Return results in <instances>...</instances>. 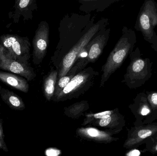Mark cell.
I'll return each instance as SVG.
<instances>
[{
  "instance_id": "6da1fadb",
  "label": "cell",
  "mask_w": 157,
  "mask_h": 156,
  "mask_svg": "<svg viewBox=\"0 0 157 156\" xmlns=\"http://www.w3.org/2000/svg\"><path fill=\"white\" fill-rule=\"evenodd\" d=\"M122 35L111 52L101 68L100 87L102 88L110 77L122 65L132 51L136 42L134 32L124 27Z\"/></svg>"
},
{
  "instance_id": "7a4b0ae2",
  "label": "cell",
  "mask_w": 157,
  "mask_h": 156,
  "mask_svg": "<svg viewBox=\"0 0 157 156\" xmlns=\"http://www.w3.org/2000/svg\"><path fill=\"white\" fill-rule=\"evenodd\" d=\"M99 72L93 68H85L78 72L67 86L52 100L55 102L78 99L88 91L94 85Z\"/></svg>"
},
{
  "instance_id": "3957f363",
  "label": "cell",
  "mask_w": 157,
  "mask_h": 156,
  "mask_svg": "<svg viewBox=\"0 0 157 156\" xmlns=\"http://www.w3.org/2000/svg\"><path fill=\"white\" fill-rule=\"evenodd\" d=\"M140 56L137 50L130 54L131 62L122 81L131 89L142 87L152 76V62L149 59Z\"/></svg>"
},
{
  "instance_id": "277c9868",
  "label": "cell",
  "mask_w": 157,
  "mask_h": 156,
  "mask_svg": "<svg viewBox=\"0 0 157 156\" xmlns=\"http://www.w3.org/2000/svg\"><path fill=\"white\" fill-rule=\"evenodd\" d=\"M101 21L93 25L78 40V42L65 54L57 70L59 71L58 80L66 75L77 61L79 54L96 34L104 27Z\"/></svg>"
},
{
  "instance_id": "5b68a950",
  "label": "cell",
  "mask_w": 157,
  "mask_h": 156,
  "mask_svg": "<svg viewBox=\"0 0 157 156\" xmlns=\"http://www.w3.org/2000/svg\"><path fill=\"white\" fill-rule=\"evenodd\" d=\"M0 44L12 58L23 63H29L31 44L27 36L4 34L0 37Z\"/></svg>"
},
{
  "instance_id": "8992f818",
  "label": "cell",
  "mask_w": 157,
  "mask_h": 156,
  "mask_svg": "<svg viewBox=\"0 0 157 156\" xmlns=\"http://www.w3.org/2000/svg\"><path fill=\"white\" fill-rule=\"evenodd\" d=\"M110 31V28L102 27L83 49L86 56L83 58L78 59L75 63L78 67L77 73L85 69L89 63H94L98 60L108 43Z\"/></svg>"
},
{
  "instance_id": "52a82bcc",
  "label": "cell",
  "mask_w": 157,
  "mask_h": 156,
  "mask_svg": "<svg viewBox=\"0 0 157 156\" xmlns=\"http://www.w3.org/2000/svg\"><path fill=\"white\" fill-rule=\"evenodd\" d=\"M128 107L135 117V126L149 124L157 120V114L152 110L145 93H138Z\"/></svg>"
},
{
  "instance_id": "ba28073f",
  "label": "cell",
  "mask_w": 157,
  "mask_h": 156,
  "mask_svg": "<svg viewBox=\"0 0 157 156\" xmlns=\"http://www.w3.org/2000/svg\"><path fill=\"white\" fill-rule=\"evenodd\" d=\"M0 69L20 75L28 82L34 80L36 76L34 68L29 63H25L14 59L7 54L0 44Z\"/></svg>"
},
{
  "instance_id": "9c48e42d",
  "label": "cell",
  "mask_w": 157,
  "mask_h": 156,
  "mask_svg": "<svg viewBox=\"0 0 157 156\" xmlns=\"http://www.w3.org/2000/svg\"><path fill=\"white\" fill-rule=\"evenodd\" d=\"M49 26L46 21L40 22L32 40L33 62L39 65L47 55L49 44Z\"/></svg>"
},
{
  "instance_id": "30bf717a",
  "label": "cell",
  "mask_w": 157,
  "mask_h": 156,
  "mask_svg": "<svg viewBox=\"0 0 157 156\" xmlns=\"http://www.w3.org/2000/svg\"><path fill=\"white\" fill-rule=\"evenodd\" d=\"M157 134V122L149 124L135 126L129 129L127 139L124 142L123 147L126 149L137 148L144 144L147 139Z\"/></svg>"
},
{
  "instance_id": "8fae6325",
  "label": "cell",
  "mask_w": 157,
  "mask_h": 156,
  "mask_svg": "<svg viewBox=\"0 0 157 156\" xmlns=\"http://www.w3.org/2000/svg\"><path fill=\"white\" fill-rule=\"evenodd\" d=\"M76 134L81 139L99 143H110L119 140L118 137L113 136L116 134L113 131L107 129L101 130L91 126L78 128Z\"/></svg>"
},
{
  "instance_id": "7c38bea8",
  "label": "cell",
  "mask_w": 157,
  "mask_h": 156,
  "mask_svg": "<svg viewBox=\"0 0 157 156\" xmlns=\"http://www.w3.org/2000/svg\"><path fill=\"white\" fill-rule=\"evenodd\" d=\"M157 25V13L154 3L146 2L139 17V25L147 37L150 38L154 35L153 29Z\"/></svg>"
},
{
  "instance_id": "4fadbf2b",
  "label": "cell",
  "mask_w": 157,
  "mask_h": 156,
  "mask_svg": "<svg viewBox=\"0 0 157 156\" xmlns=\"http://www.w3.org/2000/svg\"><path fill=\"white\" fill-rule=\"evenodd\" d=\"M37 0H15L14 10L9 18L13 20V23L19 22L21 16H23L24 21L32 20L33 12L38 8Z\"/></svg>"
},
{
  "instance_id": "5bb4252c",
  "label": "cell",
  "mask_w": 157,
  "mask_h": 156,
  "mask_svg": "<svg viewBox=\"0 0 157 156\" xmlns=\"http://www.w3.org/2000/svg\"><path fill=\"white\" fill-rule=\"evenodd\" d=\"M90 125L111 130L117 134L125 126V120L124 116L120 113L119 109L116 108L113 113L94 122Z\"/></svg>"
},
{
  "instance_id": "9a60e30c",
  "label": "cell",
  "mask_w": 157,
  "mask_h": 156,
  "mask_svg": "<svg viewBox=\"0 0 157 156\" xmlns=\"http://www.w3.org/2000/svg\"><path fill=\"white\" fill-rule=\"evenodd\" d=\"M0 81L25 93H28L29 90L28 81L17 74L0 71Z\"/></svg>"
},
{
  "instance_id": "2e32d148",
  "label": "cell",
  "mask_w": 157,
  "mask_h": 156,
  "mask_svg": "<svg viewBox=\"0 0 157 156\" xmlns=\"http://www.w3.org/2000/svg\"><path fill=\"white\" fill-rule=\"evenodd\" d=\"M0 95L3 101L12 110L22 111L25 109V104L21 97L1 85Z\"/></svg>"
},
{
  "instance_id": "e0dca14e",
  "label": "cell",
  "mask_w": 157,
  "mask_h": 156,
  "mask_svg": "<svg viewBox=\"0 0 157 156\" xmlns=\"http://www.w3.org/2000/svg\"><path fill=\"white\" fill-rule=\"evenodd\" d=\"M79 9L86 13L96 11L101 12L113 3L120 0H78Z\"/></svg>"
},
{
  "instance_id": "ac0fdd59",
  "label": "cell",
  "mask_w": 157,
  "mask_h": 156,
  "mask_svg": "<svg viewBox=\"0 0 157 156\" xmlns=\"http://www.w3.org/2000/svg\"><path fill=\"white\" fill-rule=\"evenodd\" d=\"M59 71L52 70L44 78L42 86L43 93L47 100L51 101L53 98L58 81Z\"/></svg>"
},
{
  "instance_id": "d6986e66",
  "label": "cell",
  "mask_w": 157,
  "mask_h": 156,
  "mask_svg": "<svg viewBox=\"0 0 157 156\" xmlns=\"http://www.w3.org/2000/svg\"><path fill=\"white\" fill-rule=\"evenodd\" d=\"M89 103L86 100L75 103L64 109V114L66 116L72 119H78L90 108Z\"/></svg>"
},
{
  "instance_id": "ffe728a7",
  "label": "cell",
  "mask_w": 157,
  "mask_h": 156,
  "mask_svg": "<svg viewBox=\"0 0 157 156\" xmlns=\"http://www.w3.org/2000/svg\"><path fill=\"white\" fill-rule=\"evenodd\" d=\"M77 70L78 67L76 65L74 64L66 75L62 76L58 80L53 98H55L58 96V94L67 86L73 78L77 74Z\"/></svg>"
},
{
  "instance_id": "44dd1931",
  "label": "cell",
  "mask_w": 157,
  "mask_h": 156,
  "mask_svg": "<svg viewBox=\"0 0 157 156\" xmlns=\"http://www.w3.org/2000/svg\"><path fill=\"white\" fill-rule=\"evenodd\" d=\"M114 111H115V109L110 110V111H106L97 113L96 114H93L91 112L90 113L88 114L85 115V119L81 125L82 126H86L89 125H90L94 122L102 119L108 115H110L114 112Z\"/></svg>"
},
{
  "instance_id": "7402d4cb",
  "label": "cell",
  "mask_w": 157,
  "mask_h": 156,
  "mask_svg": "<svg viewBox=\"0 0 157 156\" xmlns=\"http://www.w3.org/2000/svg\"><path fill=\"white\" fill-rule=\"evenodd\" d=\"M145 147L143 153L149 152L152 154H157V134L149 137L145 143Z\"/></svg>"
},
{
  "instance_id": "603a6c76",
  "label": "cell",
  "mask_w": 157,
  "mask_h": 156,
  "mask_svg": "<svg viewBox=\"0 0 157 156\" xmlns=\"http://www.w3.org/2000/svg\"><path fill=\"white\" fill-rule=\"evenodd\" d=\"M146 94L152 110L157 114V91H146Z\"/></svg>"
},
{
  "instance_id": "cb8c5ba5",
  "label": "cell",
  "mask_w": 157,
  "mask_h": 156,
  "mask_svg": "<svg viewBox=\"0 0 157 156\" xmlns=\"http://www.w3.org/2000/svg\"><path fill=\"white\" fill-rule=\"evenodd\" d=\"M0 149L4 152H8V147L5 141V135L3 130V121L0 119Z\"/></svg>"
},
{
  "instance_id": "d4e9b609",
  "label": "cell",
  "mask_w": 157,
  "mask_h": 156,
  "mask_svg": "<svg viewBox=\"0 0 157 156\" xmlns=\"http://www.w3.org/2000/svg\"><path fill=\"white\" fill-rule=\"evenodd\" d=\"M0 107H1V103H0ZM0 119H1V113H0Z\"/></svg>"
}]
</instances>
